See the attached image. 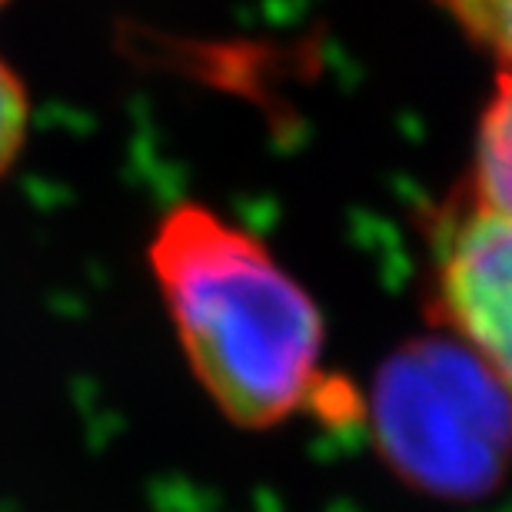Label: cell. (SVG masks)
Returning a JSON list of instances; mask_svg holds the SVG:
<instances>
[{
  "instance_id": "obj_1",
  "label": "cell",
  "mask_w": 512,
  "mask_h": 512,
  "mask_svg": "<svg viewBox=\"0 0 512 512\" xmlns=\"http://www.w3.org/2000/svg\"><path fill=\"white\" fill-rule=\"evenodd\" d=\"M150 270L197 383L243 429L286 423L303 406L350 416L323 380V316L313 296L237 223L180 203L150 240Z\"/></svg>"
},
{
  "instance_id": "obj_6",
  "label": "cell",
  "mask_w": 512,
  "mask_h": 512,
  "mask_svg": "<svg viewBox=\"0 0 512 512\" xmlns=\"http://www.w3.org/2000/svg\"><path fill=\"white\" fill-rule=\"evenodd\" d=\"M27 120H30L27 90L14 70L4 64V57H0V177L10 170V163L17 160L20 147H24Z\"/></svg>"
},
{
  "instance_id": "obj_3",
  "label": "cell",
  "mask_w": 512,
  "mask_h": 512,
  "mask_svg": "<svg viewBox=\"0 0 512 512\" xmlns=\"http://www.w3.org/2000/svg\"><path fill=\"white\" fill-rule=\"evenodd\" d=\"M436 320L512 396V217L456 200L436 223Z\"/></svg>"
},
{
  "instance_id": "obj_7",
  "label": "cell",
  "mask_w": 512,
  "mask_h": 512,
  "mask_svg": "<svg viewBox=\"0 0 512 512\" xmlns=\"http://www.w3.org/2000/svg\"><path fill=\"white\" fill-rule=\"evenodd\" d=\"M0 7H4V0H0Z\"/></svg>"
},
{
  "instance_id": "obj_5",
  "label": "cell",
  "mask_w": 512,
  "mask_h": 512,
  "mask_svg": "<svg viewBox=\"0 0 512 512\" xmlns=\"http://www.w3.org/2000/svg\"><path fill=\"white\" fill-rule=\"evenodd\" d=\"M476 44L512 67V0H436Z\"/></svg>"
},
{
  "instance_id": "obj_4",
  "label": "cell",
  "mask_w": 512,
  "mask_h": 512,
  "mask_svg": "<svg viewBox=\"0 0 512 512\" xmlns=\"http://www.w3.org/2000/svg\"><path fill=\"white\" fill-rule=\"evenodd\" d=\"M469 200L512 217V67L496 80L476 137V167L469 180Z\"/></svg>"
},
{
  "instance_id": "obj_2",
  "label": "cell",
  "mask_w": 512,
  "mask_h": 512,
  "mask_svg": "<svg viewBox=\"0 0 512 512\" xmlns=\"http://www.w3.org/2000/svg\"><path fill=\"white\" fill-rule=\"evenodd\" d=\"M373 436L393 473L443 499H476L512 466V396L453 333L419 336L380 366Z\"/></svg>"
}]
</instances>
